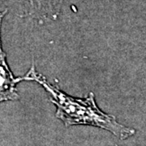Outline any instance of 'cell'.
Segmentation results:
<instances>
[{"label":"cell","instance_id":"obj_2","mask_svg":"<svg viewBox=\"0 0 146 146\" xmlns=\"http://www.w3.org/2000/svg\"><path fill=\"white\" fill-rule=\"evenodd\" d=\"M5 10L20 17L36 21L55 20L60 13L63 0H0Z\"/></svg>","mask_w":146,"mask_h":146},{"label":"cell","instance_id":"obj_1","mask_svg":"<svg viewBox=\"0 0 146 146\" xmlns=\"http://www.w3.org/2000/svg\"><path fill=\"white\" fill-rule=\"evenodd\" d=\"M25 81L39 84L50 95V99L56 107L55 116L65 127L89 126L108 131L120 140H126L136 133V130L119 123L115 116L105 113L98 107L95 95L90 92L85 98H74L50 84L37 72L34 64L23 76Z\"/></svg>","mask_w":146,"mask_h":146},{"label":"cell","instance_id":"obj_4","mask_svg":"<svg viewBox=\"0 0 146 146\" xmlns=\"http://www.w3.org/2000/svg\"><path fill=\"white\" fill-rule=\"evenodd\" d=\"M115 146H119V145H115Z\"/></svg>","mask_w":146,"mask_h":146},{"label":"cell","instance_id":"obj_3","mask_svg":"<svg viewBox=\"0 0 146 146\" xmlns=\"http://www.w3.org/2000/svg\"><path fill=\"white\" fill-rule=\"evenodd\" d=\"M7 11H0V35L3 19ZM24 80L23 76L16 77L11 72L7 62V54L3 50L0 36V103L7 101H16L20 98L16 85Z\"/></svg>","mask_w":146,"mask_h":146}]
</instances>
